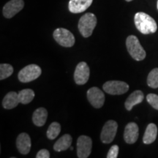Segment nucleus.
I'll return each mask as SVG.
<instances>
[{"label": "nucleus", "mask_w": 158, "mask_h": 158, "mask_svg": "<svg viewBox=\"0 0 158 158\" xmlns=\"http://www.w3.org/2000/svg\"><path fill=\"white\" fill-rule=\"evenodd\" d=\"M13 73V66L9 64H0V80H4Z\"/></svg>", "instance_id": "23"}, {"label": "nucleus", "mask_w": 158, "mask_h": 158, "mask_svg": "<svg viewBox=\"0 0 158 158\" xmlns=\"http://www.w3.org/2000/svg\"><path fill=\"white\" fill-rule=\"evenodd\" d=\"M73 138L69 134H64L57 141L54 145V149L56 152L65 151L71 147Z\"/></svg>", "instance_id": "18"}, {"label": "nucleus", "mask_w": 158, "mask_h": 158, "mask_svg": "<svg viewBox=\"0 0 158 158\" xmlns=\"http://www.w3.org/2000/svg\"><path fill=\"white\" fill-rule=\"evenodd\" d=\"M37 158H49L50 157V153L47 149H41L37 152L36 155Z\"/></svg>", "instance_id": "26"}, {"label": "nucleus", "mask_w": 158, "mask_h": 158, "mask_svg": "<svg viewBox=\"0 0 158 158\" xmlns=\"http://www.w3.org/2000/svg\"><path fill=\"white\" fill-rule=\"evenodd\" d=\"M118 129L117 122L109 120L104 124L102 127L100 139L103 143H110L114 141Z\"/></svg>", "instance_id": "7"}, {"label": "nucleus", "mask_w": 158, "mask_h": 158, "mask_svg": "<svg viewBox=\"0 0 158 158\" xmlns=\"http://www.w3.org/2000/svg\"><path fill=\"white\" fill-rule=\"evenodd\" d=\"M147 100L154 108L158 110V95L155 94H149L147 96Z\"/></svg>", "instance_id": "24"}, {"label": "nucleus", "mask_w": 158, "mask_h": 158, "mask_svg": "<svg viewBox=\"0 0 158 158\" xmlns=\"http://www.w3.org/2000/svg\"><path fill=\"white\" fill-rule=\"evenodd\" d=\"M134 22L136 28L140 32L144 35H149L156 32L157 25L155 20L147 13L139 12L135 15Z\"/></svg>", "instance_id": "1"}, {"label": "nucleus", "mask_w": 158, "mask_h": 158, "mask_svg": "<svg viewBox=\"0 0 158 158\" xmlns=\"http://www.w3.org/2000/svg\"><path fill=\"white\" fill-rule=\"evenodd\" d=\"M147 84L151 88L157 89L158 87V68L153 69L148 75Z\"/></svg>", "instance_id": "22"}, {"label": "nucleus", "mask_w": 158, "mask_h": 158, "mask_svg": "<svg viewBox=\"0 0 158 158\" xmlns=\"http://www.w3.org/2000/svg\"><path fill=\"white\" fill-rule=\"evenodd\" d=\"M103 90L112 95L123 94L129 90V85L121 81H109L103 84Z\"/></svg>", "instance_id": "6"}, {"label": "nucleus", "mask_w": 158, "mask_h": 158, "mask_svg": "<svg viewBox=\"0 0 158 158\" xmlns=\"http://www.w3.org/2000/svg\"><path fill=\"white\" fill-rule=\"evenodd\" d=\"M19 102L22 104H29L35 98V92L30 89H25L18 93Z\"/></svg>", "instance_id": "20"}, {"label": "nucleus", "mask_w": 158, "mask_h": 158, "mask_svg": "<svg viewBox=\"0 0 158 158\" xmlns=\"http://www.w3.org/2000/svg\"><path fill=\"white\" fill-rule=\"evenodd\" d=\"M118 149L119 148L117 145H114L110 148L109 151H108L107 157L108 158H116L118 154Z\"/></svg>", "instance_id": "25"}, {"label": "nucleus", "mask_w": 158, "mask_h": 158, "mask_svg": "<svg viewBox=\"0 0 158 158\" xmlns=\"http://www.w3.org/2000/svg\"><path fill=\"white\" fill-rule=\"evenodd\" d=\"M70 150H73V148L72 147H70Z\"/></svg>", "instance_id": "27"}, {"label": "nucleus", "mask_w": 158, "mask_h": 158, "mask_svg": "<svg viewBox=\"0 0 158 158\" xmlns=\"http://www.w3.org/2000/svg\"><path fill=\"white\" fill-rule=\"evenodd\" d=\"M138 135V126L135 122H130L126 125L124 132V139L127 143L133 144L137 141Z\"/></svg>", "instance_id": "12"}, {"label": "nucleus", "mask_w": 158, "mask_h": 158, "mask_svg": "<svg viewBox=\"0 0 158 158\" xmlns=\"http://www.w3.org/2000/svg\"><path fill=\"white\" fill-rule=\"evenodd\" d=\"M126 1H127V2H131V1H133V0H126Z\"/></svg>", "instance_id": "28"}, {"label": "nucleus", "mask_w": 158, "mask_h": 158, "mask_svg": "<svg viewBox=\"0 0 158 158\" xmlns=\"http://www.w3.org/2000/svg\"><path fill=\"white\" fill-rule=\"evenodd\" d=\"M54 38L59 45L66 48L73 46L75 37L72 32L64 28H58L54 31Z\"/></svg>", "instance_id": "5"}, {"label": "nucleus", "mask_w": 158, "mask_h": 158, "mask_svg": "<svg viewBox=\"0 0 158 158\" xmlns=\"http://www.w3.org/2000/svg\"><path fill=\"white\" fill-rule=\"evenodd\" d=\"M126 46L130 55L135 60L142 61L146 58V51L135 35H130L127 37L126 40Z\"/></svg>", "instance_id": "2"}, {"label": "nucleus", "mask_w": 158, "mask_h": 158, "mask_svg": "<svg viewBox=\"0 0 158 158\" xmlns=\"http://www.w3.org/2000/svg\"><path fill=\"white\" fill-rule=\"evenodd\" d=\"M20 103L18 93L10 92L6 94L2 100V106L5 109H13Z\"/></svg>", "instance_id": "17"}, {"label": "nucleus", "mask_w": 158, "mask_h": 158, "mask_svg": "<svg viewBox=\"0 0 158 158\" xmlns=\"http://www.w3.org/2000/svg\"><path fill=\"white\" fill-rule=\"evenodd\" d=\"M87 98L91 105L95 108H100L104 105L105 94L98 87H92L87 91Z\"/></svg>", "instance_id": "10"}, {"label": "nucleus", "mask_w": 158, "mask_h": 158, "mask_svg": "<svg viewBox=\"0 0 158 158\" xmlns=\"http://www.w3.org/2000/svg\"><path fill=\"white\" fill-rule=\"evenodd\" d=\"M48 111L44 108H39L35 110L32 116V121L37 127H42L46 122Z\"/></svg>", "instance_id": "16"}, {"label": "nucleus", "mask_w": 158, "mask_h": 158, "mask_svg": "<svg viewBox=\"0 0 158 158\" xmlns=\"http://www.w3.org/2000/svg\"><path fill=\"white\" fill-rule=\"evenodd\" d=\"M42 73V70L37 64H29L23 68L19 73V79L22 83H28L35 81Z\"/></svg>", "instance_id": "4"}, {"label": "nucleus", "mask_w": 158, "mask_h": 158, "mask_svg": "<svg viewBox=\"0 0 158 158\" xmlns=\"http://www.w3.org/2000/svg\"><path fill=\"white\" fill-rule=\"evenodd\" d=\"M93 0H70L68 8L71 13H80L87 10L92 5Z\"/></svg>", "instance_id": "14"}, {"label": "nucleus", "mask_w": 158, "mask_h": 158, "mask_svg": "<svg viewBox=\"0 0 158 158\" xmlns=\"http://www.w3.org/2000/svg\"><path fill=\"white\" fill-rule=\"evenodd\" d=\"M157 135V127L156 124L151 123L147 126L143 138V142L145 144L152 143Z\"/></svg>", "instance_id": "19"}, {"label": "nucleus", "mask_w": 158, "mask_h": 158, "mask_svg": "<svg viewBox=\"0 0 158 158\" xmlns=\"http://www.w3.org/2000/svg\"><path fill=\"white\" fill-rule=\"evenodd\" d=\"M143 93L141 90H136L135 92H133V93L128 97L125 102H124L126 109L127 110H131L133 109V106L141 103L143 100Z\"/></svg>", "instance_id": "15"}, {"label": "nucleus", "mask_w": 158, "mask_h": 158, "mask_svg": "<svg viewBox=\"0 0 158 158\" xmlns=\"http://www.w3.org/2000/svg\"><path fill=\"white\" fill-rule=\"evenodd\" d=\"M97 22V18L93 13H88L81 16L78 22V29L82 36L90 37L95 28Z\"/></svg>", "instance_id": "3"}, {"label": "nucleus", "mask_w": 158, "mask_h": 158, "mask_svg": "<svg viewBox=\"0 0 158 158\" xmlns=\"http://www.w3.org/2000/svg\"><path fill=\"white\" fill-rule=\"evenodd\" d=\"M61 132V125L58 122H52L47 130V137L48 139L54 140L59 135Z\"/></svg>", "instance_id": "21"}, {"label": "nucleus", "mask_w": 158, "mask_h": 158, "mask_svg": "<svg viewBox=\"0 0 158 158\" xmlns=\"http://www.w3.org/2000/svg\"><path fill=\"white\" fill-rule=\"evenodd\" d=\"M31 138L27 133H21L16 140V147L19 152L22 155H27L31 149Z\"/></svg>", "instance_id": "13"}, {"label": "nucleus", "mask_w": 158, "mask_h": 158, "mask_svg": "<svg viewBox=\"0 0 158 158\" xmlns=\"http://www.w3.org/2000/svg\"><path fill=\"white\" fill-rule=\"evenodd\" d=\"M157 10H158V0H157Z\"/></svg>", "instance_id": "29"}, {"label": "nucleus", "mask_w": 158, "mask_h": 158, "mask_svg": "<svg viewBox=\"0 0 158 158\" xmlns=\"http://www.w3.org/2000/svg\"><path fill=\"white\" fill-rule=\"evenodd\" d=\"M92 141L86 135H81L77 141V155L79 158H87L92 152Z\"/></svg>", "instance_id": "8"}, {"label": "nucleus", "mask_w": 158, "mask_h": 158, "mask_svg": "<svg viewBox=\"0 0 158 158\" xmlns=\"http://www.w3.org/2000/svg\"><path fill=\"white\" fill-rule=\"evenodd\" d=\"M24 7L23 0H10L3 7V15L7 19H11L19 13Z\"/></svg>", "instance_id": "11"}, {"label": "nucleus", "mask_w": 158, "mask_h": 158, "mask_svg": "<svg viewBox=\"0 0 158 158\" xmlns=\"http://www.w3.org/2000/svg\"><path fill=\"white\" fill-rule=\"evenodd\" d=\"M90 70L85 62L78 63L74 73L75 82L78 85H84L89 78Z\"/></svg>", "instance_id": "9"}]
</instances>
